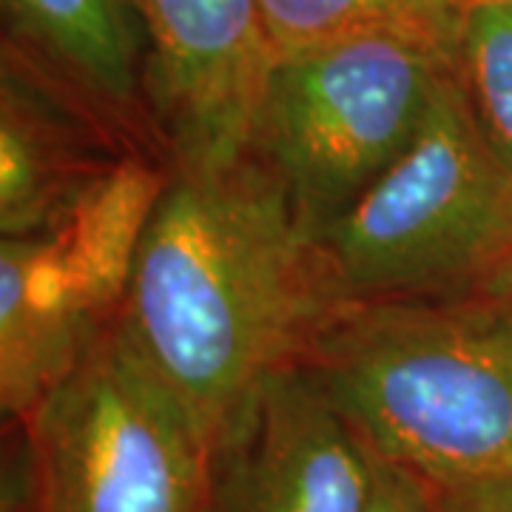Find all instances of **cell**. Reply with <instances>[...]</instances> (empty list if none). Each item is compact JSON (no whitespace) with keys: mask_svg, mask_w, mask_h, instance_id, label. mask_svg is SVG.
<instances>
[{"mask_svg":"<svg viewBox=\"0 0 512 512\" xmlns=\"http://www.w3.org/2000/svg\"><path fill=\"white\" fill-rule=\"evenodd\" d=\"M470 3H484V0H461V6H470Z\"/></svg>","mask_w":512,"mask_h":512,"instance_id":"2e32d148","label":"cell"},{"mask_svg":"<svg viewBox=\"0 0 512 512\" xmlns=\"http://www.w3.org/2000/svg\"><path fill=\"white\" fill-rule=\"evenodd\" d=\"M379 464L296 362L271 373L214 436L202 512H362Z\"/></svg>","mask_w":512,"mask_h":512,"instance_id":"52a82bcc","label":"cell"},{"mask_svg":"<svg viewBox=\"0 0 512 512\" xmlns=\"http://www.w3.org/2000/svg\"><path fill=\"white\" fill-rule=\"evenodd\" d=\"M3 20L6 46L165 160L148 111L146 29L131 0H3Z\"/></svg>","mask_w":512,"mask_h":512,"instance_id":"9c48e42d","label":"cell"},{"mask_svg":"<svg viewBox=\"0 0 512 512\" xmlns=\"http://www.w3.org/2000/svg\"><path fill=\"white\" fill-rule=\"evenodd\" d=\"M18 427L26 512H202L211 441L117 316Z\"/></svg>","mask_w":512,"mask_h":512,"instance_id":"5b68a950","label":"cell"},{"mask_svg":"<svg viewBox=\"0 0 512 512\" xmlns=\"http://www.w3.org/2000/svg\"><path fill=\"white\" fill-rule=\"evenodd\" d=\"M311 237L271 174L171 171L148 217L120 325L208 441L330 311Z\"/></svg>","mask_w":512,"mask_h":512,"instance_id":"6da1fadb","label":"cell"},{"mask_svg":"<svg viewBox=\"0 0 512 512\" xmlns=\"http://www.w3.org/2000/svg\"><path fill=\"white\" fill-rule=\"evenodd\" d=\"M456 77L484 143L512 177V0L464 6Z\"/></svg>","mask_w":512,"mask_h":512,"instance_id":"7c38bea8","label":"cell"},{"mask_svg":"<svg viewBox=\"0 0 512 512\" xmlns=\"http://www.w3.org/2000/svg\"><path fill=\"white\" fill-rule=\"evenodd\" d=\"M510 245L512 177L447 69L416 143L313 254L330 305H348L481 296Z\"/></svg>","mask_w":512,"mask_h":512,"instance_id":"3957f363","label":"cell"},{"mask_svg":"<svg viewBox=\"0 0 512 512\" xmlns=\"http://www.w3.org/2000/svg\"><path fill=\"white\" fill-rule=\"evenodd\" d=\"M146 154L55 77L3 43L0 60V231L52 228L100 177ZM154 157V154H151Z\"/></svg>","mask_w":512,"mask_h":512,"instance_id":"ba28073f","label":"cell"},{"mask_svg":"<svg viewBox=\"0 0 512 512\" xmlns=\"http://www.w3.org/2000/svg\"><path fill=\"white\" fill-rule=\"evenodd\" d=\"M299 362L384 461L427 484L512 470V299L333 305Z\"/></svg>","mask_w":512,"mask_h":512,"instance_id":"7a4b0ae2","label":"cell"},{"mask_svg":"<svg viewBox=\"0 0 512 512\" xmlns=\"http://www.w3.org/2000/svg\"><path fill=\"white\" fill-rule=\"evenodd\" d=\"M276 57L356 35H402L439 52L453 69L464 23L461 0H259Z\"/></svg>","mask_w":512,"mask_h":512,"instance_id":"8fae6325","label":"cell"},{"mask_svg":"<svg viewBox=\"0 0 512 512\" xmlns=\"http://www.w3.org/2000/svg\"><path fill=\"white\" fill-rule=\"evenodd\" d=\"M49 231L0 245V404L23 421L109 325Z\"/></svg>","mask_w":512,"mask_h":512,"instance_id":"30bf717a","label":"cell"},{"mask_svg":"<svg viewBox=\"0 0 512 512\" xmlns=\"http://www.w3.org/2000/svg\"><path fill=\"white\" fill-rule=\"evenodd\" d=\"M146 29V97L165 163L180 174L248 157L276 63L259 0H131Z\"/></svg>","mask_w":512,"mask_h":512,"instance_id":"8992f818","label":"cell"},{"mask_svg":"<svg viewBox=\"0 0 512 512\" xmlns=\"http://www.w3.org/2000/svg\"><path fill=\"white\" fill-rule=\"evenodd\" d=\"M433 490L439 512H512V470Z\"/></svg>","mask_w":512,"mask_h":512,"instance_id":"5bb4252c","label":"cell"},{"mask_svg":"<svg viewBox=\"0 0 512 512\" xmlns=\"http://www.w3.org/2000/svg\"><path fill=\"white\" fill-rule=\"evenodd\" d=\"M481 296H493V299H512V245L507 256H504V262L498 265V271L490 276V282H487V288Z\"/></svg>","mask_w":512,"mask_h":512,"instance_id":"9a60e30c","label":"cell"},{"mask_svg":"<svg viewBox=\"0 0 512 512\" xmlns=\"http://www.w3.org/2000/svg\"><path fill=\"white\" fill-rule=\"evenodd\" d=\"M362 512H439V501L433 484L382 458L376 487Z\"/></svg>","mask_w":512,"mask_h":512,"instance_id":"4fadbf2b","label":"cell"},{"mask_svg":"<svg viewBox=\"0 0 512 512\" xmlns=\"http://www.w3.org/2000/svg\"><path fill=\"white\" fill-rule=\"evenodd\" d=\"M439 52L402 35H356L276 57L248 157L311 237L328 231L416 143L441 74Z\"/></svg>","mask_w":512,"mask_h":512,"instance_id":"277c9868","label":"cell"}]
</instances>
